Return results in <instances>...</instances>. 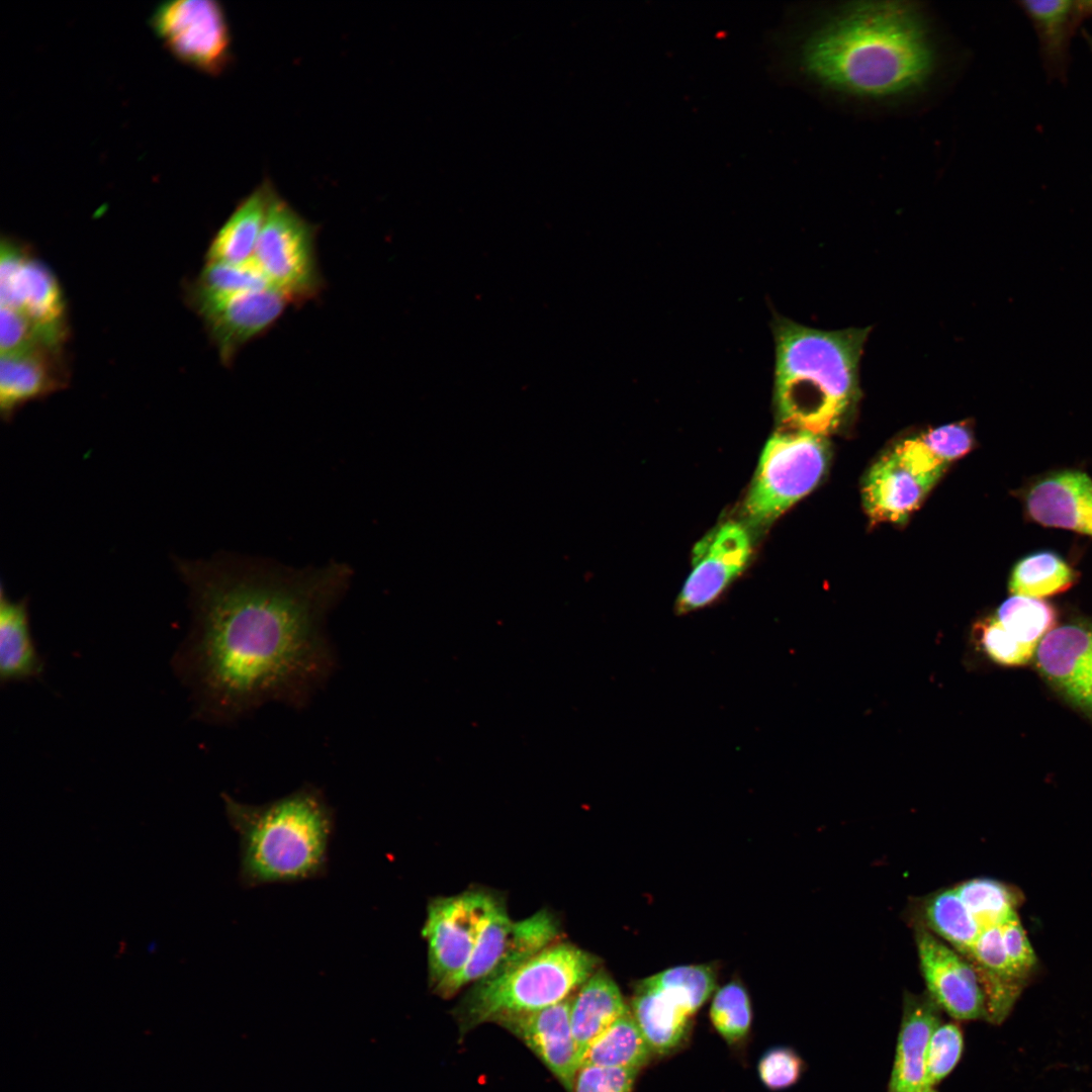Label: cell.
<instances>
[{
    "mask_svg": "<svg viewBox=\"0 0 1092 1092\" xmlns=\"http://www.w3.org/2000/svg\"><path fill=\"white\" fill-rule=\"evenodd\" d=\"M787 83L847 115L913 116L938 105L969 60L930 4L908 0L800 3L771 39Z\"/></svg>",
    "mask_w": 1092,
    "mask_h": 1092,
    "instance_id": "7a4b0ae2",
    "label": "cell"
},
{
    "mask_svg": "<svg viewBox=\"0 0 1092 1092\" xmlns=\"http://www.w3.org/2000/svg\"><path fill=\"white\" fill-rule=\"evenodd\" d=\"M1086 36H1087V41H1088V43H1089V47H1090V49H1091V51H1092V36H1091V35H1089V34H1087Z\"/></svg>",
    "mask_w": 1092,
    "mask_h": 1092,
    "instance_id": "60d3db41",
    "label": "cell"
},
{
    "mask_svg": "<svg viewBox=\"0 0 1092 1092\" xmlns=\"http://www.w3.org/2000/svg\"><path fill=\"white\" fill-rule=\"evenodd\" d=\"M225 814L239 835V881L246 889L324 877L335 829L334 810L324 793L303 785L262 805L223 794Z\"/></svg>",
    "mask_w": 1092,
    "mask_h": 1092,
    "instance_id": "277c9868",
    "label": "cell"
},
{
    "mask_svg": "<svg viewBox=\"0 0 1092 1092\" xmlns=\"http://www.w3.org/2000/svg\"><path fill=\"white\" fill-rule=\"evenodd\" d=\"M652 1055L628 1007L590 1043L581 1065L639 1071L648 1064Z\"/></svg>",
    "mask_w": 1092,
    "mask_h": 1092,
    "instance_id": "4316f807",
    "label": "cell"
},
{
    "mask_svg": "<svg viewBox=\"0 0 1092 1092\" xmlns=\"http://www.w3.org/2000/svg\"><path fill=\"white\" fill-rule=\"evenodd\" d=\"M1040 41L1041 50L1051 69L1059 71L1065 65L1068 43L1077 25L1086 16H1092L1089 1H1021Z\"/></svg>",
    "mask_w": 1092,
    "mask_h": 1092,
    "instance_id": "d4e9b609",
    "label": "cell"
},
{
    "mask_svg": "<svg viewBox=\"0 0 1092 1092\" xmlns=\"http://www.w3.org/2000/svg\"><path fill=\"white\" fill-rule=\"evenodd\" d=\"M173 561L189 589L192 627L179 667L197 713L229 723L269 703L305 706L335 668L326 624L351 567L235 553Z\"/></svg>",
    "mask_w": 1092,
    "mask_h": 1092,
    "instance_id": "6da1fadb",
    "label": "cell"
},
{
    "mask_svg": "<svg viewBox=\"0 0 1092 1092\" xmlns=\"http://www.w3.org/2000/svg\"><path fill=\"white\" fill-rule=\"evenodd\" d=\"M926 1092H937V1091H936V1089H935V1088H933V1089H930V1090H928V1091H926Z\"/></svg>",
    "mask_w": 1092,
    "mask_h": 1092,
    "instance_id": "b9f144b4",
    "label": "cell"
},
{
    "mask_svg": "<svg viewBox=\"0 0 1092 1092\" xmlns=\"http://www.w3.org/2000/svg\"><path fill=\"white\" fill-rule=\"evenodd\" d=\"M273 189L265 180L237 205L213 237L206 262L243 264L253 260Z\"/></svg>",
    "mask_w": 1092,
    "mask_h": 1092,
    "instance_id": "44dd1931",
    "label": "cell"
},
{
    "mask_svg": "<svg viewBox=\"0 0 1092 1092\" xmlns=\"http://www.w3.org/2000/svg\"><path fill=\"white\" fill-rule=\"evenodd\" d=\"M631 1012L653 1055H667L687 1038L692 1015L657 990L637 985Z\"/></svg>",
    "mask_w": 1092,
    "mask_h": 1092,
    "instance_id": "cb8c5ba5",
    "label": "cell"
},
{
    "mask_svg": "<svg viewBox=\"0 0 1092 1092\" xmlns=\"http://www.w3.org/2000/svg\"><path fill=\"white\" fill-rule=\"evenodd\" d=\"M1078 573L1061 556L1051 551L1032 553L1019 560L1009 579L1014 596L1045 598L1071 588Z\"/></svg>",
    "mask_w": 1092,
    "mask_h": 1092,
    "instance_id": "83f0119b",
    "label": "cell"
},
{
    "mask_svg": "<svg viewBox=\"0 0 1092 1092\" xmlns=\"http://www.w3.org/2000/svg\"><path fill=\"white\" fill-rule=\"evenodd\" d=\"M751 553L745 528L727 522L700 540L693 551L692 571L676 600L678 615L715 602L743 570Z\"/></svg>",
    "mask_w": 1092,
    "mask_h": 1092,
    "instance_id": "5bb4252c",
    "label": "cell"
},
{
    "mask_svg": "<svg viewBox=\"0 0 1092 1092\" xmlns=\"http://www.w3.org/2000/svg\"><path fill=\"white\" fill-rule=\"evenodd\" d=\"M270 286L254 260L243 264L206 262L192 288L191 300L222 297Z\"/></svg>",
    "mask_w": 1092,
    "mask_h": 1092,
    "instance_id": "4dcf8cb0",
    "label": "cell"
},
{
    "mask_svg": "<svg viewBox=\"0 0 1092 1092\" xmlns=\"http://www.w3.org/2000/svg\"><path fill=\"white\" fill-rule=\"evenodd\" d=\"M1035 656L1038 670L1051 685L1092 716V625L1054 628L1039 642Z\"/></svg>",
    "mask_w": 1092,
    "mask_h": 1092,
    "instance_id": "2e32d148",
    "label": "cell"
},
{
    "mask_svg": "<svg viewBox=\"0 0 1092 1092\" xmlns=\"http://www.w3.org/2000/svg\"><path fill=\"white\" fill-rule=\"evenodd\" d=\"M1 355L13 354L38 347L60 348L20 312L0 306Z\"/></svg>",
    "mask_w": 1092,
    "mask_h": 1092,
    "instance_id": "d590c367",
    "label": "cell"
},
{
    "mask_svg": "<svg viewBox=\"0 0 1092 1092\" xmlns=\"http://www.w3.org/2000/svg\"><path fill=\"white\" fill-rule=\"evenodd\" d=\"M916 922L964 958L982 931L954 888L940 890L924 898L919 905Z\"/></svg>",
    "mask_w": 1092,
    "mask_h": 1092,
    "instance_id": "484cf974",
    "label": "cell"
},
{
    "mask_svg": "<svg viewBox=\"0 0 1092 1092\" xmlns=\"http://www.w3.org/2000/svg\"><path fill=\"white\" fill-rule=\"evenodd\" d=\"M966 959L974 966L983 987L987 1021L1000 1024L1026 985L1007 960L1001 925L983 929Z\"/></svg>",
    "mask_w": 1092,
    "mask_h": 1092,
    "instance_id": "ffe728a7",
    "label": "cell"
},
{
    "mask_svg": "<svg viewBox=\"0 0 1092 1092\" xmlns=\"http://www.w3.org/2000/svg\"><path fill=\"white\" fill-rule=\"evenodd\" d=\"M710 1019L718 1033L730 1044L747 1036L752 1023V1009L748 993L739 981L734 980L715 993Z\"/></svg>",
    "mask_w": 1092,
    "mask_h": 1092,
    "instance_id": "d6a6232c",
    "label": "cell"
},
{
    "mask_svg": "<svg viewBox=\"0 0 1092 1092\" xmlns=\"http://www.w3.org/2000/svg\"><path fill=\"white\" fill-rule=\"evenodd\" d=\"M151 24L164 47L180 62L210 75L232 60L225 13L213 0H175L161 4Z\"/></svg>",
    "mask_w": 1092,
    "mask_h": 1092,
    "instance_id": "30bf717a",
    "label": "cell"
},
{
    "mask_svg": "<svg viewBox=\"0 0 1092 1092\" xmlns=\"http://www.w3.org/2000/svg\"><path fill=\"white\" fill-rule=\"evenodd\" d=\"M59 348L38 347L1 355L0 410L5 421L26 402L63 386L57 368Z\"/></svg>",
    "mask_w": 1092,
    "mask_h": 1092,
    "instance_id": "d6986e66",
    "label": "cell"
},
{
    "mask_svg": "<svg viewBox=\"0 0 1092 1092\" xmlns=\"http://www.w3.org/2000/svg\"><path fill=\"white\" fill-rule=\"evenodd\" d=\"M599 964L595 954L556 941L517 967L472 984L455 1011L460 1029L467 1032L503 1015L557 1004L569 998Z\"/></svg>",
    "mask_w": 1092,
    "mask_h": 1092,
    "instance_id": "5b68a950",
    "label": "cell"
},
{
    "mask_svg": "<svg viewBox=\"0 0 1092 1092\" xmlns=\"http://www.w3.org/2000/svg\"><path fill=\"white\" fill-rule=\"evenodd\" d=\"M1024 503L1034 522L1092 537V479L1085 472H1051L1027 488Z\"/></svg>",
    "mask_w": 1092,
    "mask_h": 1092,
    "instance_id": "e0dca14e",
    "label": "cell"
},
{
    "mask_svg": "<svg viewBox=\"0 0 1092 1092\" xmlns=\"http://www.w3.org/2000/svg\"><path fill=\"white\" fill-rule=\"evenodd\" d=\"M964 1051V1034L957 1021L941 1022L930 1037L926 1063V1089L935 1088L960 1062Z\"/></svg>",
    "mask_w": 1092,
    "mask_h": 1092,
    "instance_id": "836d02e7",
    "label": "cell"
},
{
    "mask_svg": "<svg viewBox=\"0 0 1092 1092\" xmlns=\"http://www.w3.org/2000/svg\"><path fill=\"white\" fill-rule=\"evenodd\" d=\"M941 1010L925 992L906 993L888 1092H926L925 1063Z\"/></svg>",
    "mask_w": 1092,
    "mask_h": 1092,
    "instance_id": "ac0fdd59",
    "label": "cell"
},
{
    "mask_svg": "<svg viewBox=\"0 0 1092 1092\" xmlns=\"http://www.w3.org/2000/svg\"><path fill=\"white\" fill-rule=\"evenodd\" d=\"M0 306L26 316L54 345L65 340V302L57 279L9 241L1 244Z\"/></svg>",
    "mask_w": 1092,
    "mask_h": 1092,
    "instance_id": "8fae6325",
    "label": "cell"
},
{
    "mask_svg": "<svg viewBox=\"0 0 1092 1092\" xmlns=\"http://www.w3.org/2000/svg\"><path fill=\"white\" fill-rule=\"evenodd\" d=\"M831 459L827 437L783 430L767 441L745 500V515L755 526H766L812 491Z\"/></svg>",
    "mask_w": 1092,
    "mask_h": 1092,
    "instance_id": "8992f818",
    "label": "cell"
},
{
    "mask_svg": "<svg viewBox=\"0 0 1092 1092\" xmlns=\"http://www.w3.org/2000/svg\"><path fill=\"white\" fill-rule=\"evenodd\" d=\"M976 634L987 655L996 663L1007 666L1026 664L1037 646L1015 639L997 618H988L977 625Z\"/></svg>",
    "mask_w": 1092,
    "mask_h": 1092,
    "instance_id": "e575fe53",
    "label": "cell"
},
{
    "mask_svg": "<svg viewBox=\"0 0 1092 1092\" xmlns=\"http://www.w3.org/2000/svg\"><path fill=\"white\" fill-rule=\"evenodd\" d=\"M914 930L928 996L957 1021L987 1020L985 993L974 966L925 927L915 924Z\"/></svg>",
    "mask_w": 1092,
    "mask_h": 1092,
    "instance_id": "7c38bea8",
    "label": "cell"
},
{
    "mask_svg": "<svg viewBox=\"0 0 1092 1092\" xmlns=\"http://www.w3.org/2000/svg\"><path fill=\"white\" fill-rule=\"evenodd\" d=\"M928 449L943 463L966 455L973 447L972 429L966 423L938 427L920 436Z\"/></svg>",
    "mask_w": 1092,
    "mask_h": 1092,
    "instance_id": "ab89813d",
    "label": "cell"
},
{
    "mask_svg": "<svg viewBox=\"0 0 1092 1092\" xmlns=\"http://www.w3.org/2000/svg\"><path fill=\"white\" fill-rule=\"evenodd\" d=\"M638 985L662 992L694 1016L713 993L716 975L708 965L677 966L648 977Z\"/></svg>",
    "mask_w": 1092,
    "mask_h": 1092,
    "instance_id": "f546056e",
    "label": "cell"
},
{
    "mask_svg": "<svg viewBox=\"0 0 1092 1092\" xmlns=\"http://www.w3.org/2000/svg\"><path fill=\"white\" fill-rule=\"evenodd\" d=\"M805 1069L800 1055L788 1046H775L766 1051L757 1065L761 1083L771 1091L785 1090L795 1085Z\"/></svg>",
    "mask_w": 1092,
    "mask_h": 1092,
    "instance_id": "8d00e7d4",
    "label": "cell"
},
{
    "mask_svg": "<svg viewBox=\"0 0 1092 1092\" xmlns=\"http://www.w3.org/2000/svg\"><path fill=\"white\" fill-rule=\"evenodd\" d=\"M571 998L543 1009L507 1014L494 1020L522 1040L567 1092H572L582 1064L571 1029Z\"/></svg>",
    "mask_w": 1092,
    "mask_h": 1092,
    "instance_id": "9a60e30c",
    "label": "cell"
},
{
    "mask_svg": "<svg viewBox=\"0 0 1092 1092\" xmlns=\"http://www.w3.org/2000/svg\"><path fill=\"white\" fill-rule=\"evenodd\" d=\"M0 593V679L11 682L38 677L43 662L30 633L28 600H12L3 584Z\"/></svg>",
    "mask_w": 1092,
    "mask_h": 1092,
    "instance_id": "7402d4cb",
    "label": "cell"
},
{
    "mask_svg": "<svg viewBox=\"0 0 1092 1092\" xmlns=\"http://www.w3.org/2000/svg\"><path fill=\"white\" fill-rule=\"evenodd\" d=\"M192 302L225 364L245 344L268 331L290 303L272 286Z\"/></svg>",
    "mask_w": 1092,
    "mask_h": 1092,
    "instance_id": "4fadbf2b",
    "label": "cell"
},
{
    "mask_svg": "<svg viewBox=\"0 0 1092 1092\" xmlns=\"http://www.w3.org/2000/svg\"><path fill=\"white\" fill-rule=\"evenodd\" d=\"M500 901L482 889L429 901L421 934L427 942L429 982L433 990L465 968L486 921Z\"/></svg>",
    "mask_w": 1092,
    "mask_h": 1092,
    "instance_id": "9c48e42d",
    "label": "cell"
},
{
    "mask_svg": "<svg viewBox=\"0 0 1092 1092\" xmlns=\"http://www.w3.org/2000/svg\"><path fill=\"white\" fill-rule=\"evenodd\" d=\"M1001 934L1006 957L1012 970L1027 984L1028 979L1035 971L1037 960L1017 913L1001 924Z\"/></svg>",
    "mask_w": 1092,
    "mask_h": 1092,
    "instance_id": "f35d334b",
    "label": "cell"
},
{
    "mask_svg": "<svg viewBox=\"0 0 1092 1092\" xmlns=\"http://www.w3.org/2000/svg\"><path fill=\"white\" fill-rule=\"evenodd\" d=\"M621 991L604 970H597L571 998V1029L583 1058L590 1043L627 1010Z\"/></svg>",
    "mask_w": 1092,
    "mask_h": 1092,
    "instance_id": "603a6c76",
    "label": "cell"
},
{
    "mask_svg": "<svg viewBox=\"0 0 1092 1092\" xmlns=\"http://www.w3.org/2000/svg\"><path fill=\"white\" fill-rule=\"evenodd\" d=\"M870 328L821 331L787 318L775 324L774 398L784 430L827 437L854 414L858 367Z\"/></svg>",
    "mask_w": 1092,
    "mask_h": 1092,
    "instance_id": "3957f363",
    "label": "cell"
},
{
    "mask_svg": "<svg viewBox=\"0 0 1092 1092\" xmlns=\"http://www.w3.org/2000/svg\"><path fill=\"white\" fill-rule=\"evenodd\" d=\"M946 467L920 437L900 442L867 472L861 489L867 515L873 523H905Z\"/></svg>",
    "mask_w": 1092,
    "mask_h": 1092,
    "instance_id": "ba28073f",
    "label": "cell"
},
{
    "mask_svg": "<svg viewBox=\"0 0 1092 1092\" xmlns=\"http://www.w3.org/2000/svg\"><path fill=\"white\" fill-rule=\"evenodd\" d=\"M316 228L302 217L275 188L259 237L254 262L270 285L301 304L324 288L315 249Z\"/></svg>",
    "mask_w": 1092,
    "mask_h": 1092,
    "instance_id": "52a82bcc",
    "label": "cell"
},
{
    "mask_svg": "<svg viewBox=\"0 0 1092 1092\" xmlns=\"http://www.w3.org/2000/svg\"><path fill=\"white\" fill-rule=\"evenodd\" d=\"M997 619L1019 642L1038 646L1055 628L1057 613L1045 601L1012 595L998 609Z\"/></svg>",
    "mask_w": 1092,
    "mask_h": 1092,
    "instance_id": "1f68e13d",
    "label": "cell"
},
{
    "mask_svg": "<svg viewBox=\"0 0 1092 1092\" xmlns=\"http://www.w3.org/2000/svg\"><path fill=\"white\" fill-rule=\"evenodd\" d=\"M954 890L983 929L1001 925L1017 913L1022 899L1018 890L990 878H976L960 883Z\"/></svg>",
    "mask_w": 1092,
    "mask_h": 1092,
    "instance_id": "f1b7e54d",
    "label": "cell"
},
{
    "mask_svg": "<svg viewBox=\"0 0 1092 1092\" xmlns=\"http://www.w3.org/2000/svg\"><path fill=\"white\" fill-rule=\"evenodd\" d=\"M639 1071L581 1065L572 1092H633Z\"/></svg>",
    "mask_w": 1092,
    "mask_h": 1092,
    "instance_id": "74e56055",
    "label": "cell"
}]
</instances>
